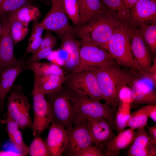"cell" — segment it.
Masks as SVG:
<instances>
[{"mask_svg":"<svg viewBox=\"0 0 156 156\" xmlns=\"http://www.w3.org/2000/svg\"><path fill=\"white\" fill-rule=\"evenodd\" d=\"M129 27L121 24L108 41L106 51L119 66L139 71L132 52Z\"/></svg>","mask_w":156,"mask_h":156,"instance_id":"obj_3","label":"cell"},{"mask_svg":"<svg viewBox=\"0 0 156 156\" xmlns=\"http://www.w3.org/2000/svg\"><path fill=\"white\" fill-rule=\"evenodd\" d=\"M131 104L120 103L117 112L114 117V122L118 133L127 127L130 118Z\"/></svg>","mask_w":156,"mask_h":156,"instance_id":"obj_29","label":"cell"},{"mask_svg":"<svg viewBox=\"0 0 156 156\" xmlns=\"http://www.w3.org/2000/svg\"><path fill=\"white\" fill-rule=\"evenodd\" d=\"M25 69L31 70L33 73L36 74L38 76L52 74L64 75L61 68L55 63L40 62L34 63L28 66Z\"/></svg>","mask_w":156,"mask_h":156,"instance_id":"obj_27","label":"cell"},{"mask_svg":"<svg viewBox=\"0 0 156 156\" xmlns=\"http://www.w3.org/2000/svg\"><path fill=\"white\" fill-rule=\"evenodd\" d=\"M22 63L5 68L0 71V109H3L4 100L10 91L18 76L23 71Z\"/></svg>","mask_w":156,"mask_h":156,"instance_id":"obj_18","label":"cell"},{"mask_svg":"<svg viewBox=\"0 0 156 156\" xmlns=\"http://www.w3.org/2000/svg\"><path fill=\"white\" fill-rule=\"evenodd\" d=\"M7 98L8 114L18 125L20 128H32V121L30 115V105L23 88L13 85Z\"/></svg>","mask_w":156,"mask_h":156,"instance_id":"obj_7","label":"cell"},{"mask_svg":"<svg viewBox=\"0 0 156 156\" xmlns=\"http://www.w3.org/2000/svg\"><path fill=\"white\" fill-rule=\"evenodd\" d=\"M4 0H0V2L3 1Z\"/></svg>","mask_w":156,"mask_h":156,"instance_id":"obj_49","label":"cell"},{"mask_svg":"<svg viewBox=\"0 0 156 156\" xmlns=\"http://www.w3.org/2000/svg\"><path fill=\"white\" fill-rule=\"evenodd\" d=\"M33 0H4L0 2V15L4 16L24 6Z\"/></svg>","mask_w":156,"mask_h":156,"instance_id":"obj_36","label":"cell"},{"mask_svg":"<svg viewBox=\"0 0 156 156\" xmlns=\"http://www.w3.org/2000/svg\"><path fill=\"white\" fill-rule=\"evenodd\" d=\"M34 75V82L32 94L33 98L34 119L32 129L34 135L43 132L53 120L50 105L41 91L38 77Z\"/></svg>","mask_w":156,"mask_h":156,"instance_id":"obj_8","label":"cell"},{"mask_svg":"<svg viewBox=\"0 0 156 156\" xmlns=\"http://www.w3.org/2000/svg\"><path fill=\"white\" fill-rule=\"evenodd\" d=\"M148 118L141 108L131 114L127 127L134 130L144 128L147 125Z\"/></svg>","mask_w":156,"mask_h":156,"instance_id":"obj_35","label":"cell"},{"mask_svg":"<svg viewBox=\"0 0 156 156\" xmlns=\"http://www.w3.org/2000/svg\"><path fill=\"white\" fill-rule=\"evenodd\" d=\"M130 85L133 99V103L156 105L155 91H151L138 86L133 80L132 73Z\"/></svg>","mask_w":156,"mask_h":156,"instance_id":"obj_24","label":"cell"},{"mask_svg":"<svg viewBox=\"0 0 156 156\" xmlns=\"http://www.w3.org/2000/svg\"><path fill=\"white\" fill-rule=\"evenodd\" d=\"M51 123L45 142L50 156H60L66 146L68 131L54 122Z\"/></svg>","mask_w":156,"mask_h":156,"instance_id":"obj_17","label":"cell"},{"mask_svg":"<svg viewBox=\"0 0 156 156\" xmlns=\"http://www.w3.org/2000/svg\"><path fill=\"white\" fill-rule=\"evenodd\" d=\"M86 120L95 146L107 142L115 136L112 129L113 124L108 120L103 118H89Z\"/></svg>","mask_w":156,"mask_h":156,"instance_id":"obj_15","label":"cell"},{"mask_svg":"<svg viewBox=\"0 0 156 156\" xmlns=\"http://www.w3.org/2000/svg\"><path fill=\"white\" fill-rule=\"evenodd\" d=\"M105 11L122 23L129 25L130 10L127 9L122 0H101Z\"/></svg>","mask_w":156,"mask_h":156,"instance_id":"obj_23","label":"cell"},{"mask_svg":"<svg viewBox=\"0 0 156 156\" xmlns=\"http://www.w3.org/2000/svg\"><path fill=\"white\" fill-rule=\"evenodd\" d=\"M33 74L37 76L40 90L44 94L51 93L60 89L67 78L64 75L52 74L38 76Z\"/></svg>","mask_w":156,"mask_h":156,"instance_id":"obj_25","label":"cell"},{"mask_svg":"<svg viewBox=\"0 0 156 156\" xmlns=\"http://www.w3.org/2000/svg\"><path fill=\"white\" fill-rule=\"evenodd\" d=\"M124 5L128 9L133 8L138 0H122Z\"/></svg>","mask_w":156,"mask_h":156,"instance_id":"obj_44","label":"cell"},{"mask_svg":"<svg viewBox=\"0 0 156 156\" xmlns=\"http://www.w3.org/2000/svg\"><path fill=\"white\" fill-rule=\"evenodd\" d=\"M40 15L38 8L29 4L10 13L8 18L10 21H18L29 24L32 21L38 20Z\"/></svg>","mask_w":156,"mask_h":156,"instance_id":"obj_26","label":"cell"},{"mask_svg":"<svg viewBox=\"0 0 156 156\" xmlns=\"http://www.w3.org/2000/svg\"><path fill=\"white\" fill-rule=\"evenodd\" d=\"M105 11L101 0H85L84 5L80 11V19L77 27L87 24Z\"/></svg>","mask_w":156,"mask_h":156,"instance_id":"obj_20","label":"cell"},{"mask_svg":"<svg viewBox=\"0 0 156 156\" xmlns=\"http://www.w3.org/2000/svg\"><path fill=\"white\" fill-rule=\"evenodd\" d=\"M148 117L156 122V105H146L142 107Z\"/></svg>","mask_w":156,"mask_h":156,"instance_id":"obj_40","label":"cell"},{"mask_svg":"<svg viewBox=\"0 0 156 156\" xmlns=\"http://www.w3.org/2000/svg\"><path fill=\"white\" fill-rule=\"evenodd\" d=\"M122 23L105 11L87 24L77 27L81 39L92 41L106 50L108 42Z\"/></svg>","mask_w":156,"mask_h":156,"instance_id":"obj_1","label":"cell"},{"mask_svg":"<svg viewBox=\"0 0 156 156\" xmlns=\"http://www.w3.org/2000/svg\"><path fill=\"white\" fill-rule=\"evenodd\" d=\"M134 130L130 128L124 130L107 142L105 156H118L120 151L130 145L135 135Z\"/></svg>","mask_w":156,"mask_h":156,"instance_id":"obj_19","label":"cell"},{"mask_svg":"<svg viewBox=\"0 0 156 156\" xmlns=\"http://www.w3.org/2000/svg\"><path fill=\"white\" fill-rule=\"evenodd\" d=\"M132 76L130 70L128 75L120 83L117 89V96L120 103L131 104L133 99L130 83Z\"/></svg>","mask_w":156,"mask_h":156,"instance_id":"obj_31","label":"cell"},{"mask_svg":"<svg viewBox=\"0 0 156 156\" xmlns=\"http://www.w3.org/2000/svg\"><path fill=\"white\" fill-rule=\"evenodd\" d=\"M2 26L0 36V71L22 62L17 60L14 54V44L10 35V23L8 17L4 19Z\"/></svg>","mask_w":156,"mask_h":156,"instance_id":"obj_13","label":"cell"},{"mask_svg":"<svg viewBox=\"0 0 156 156\" xmlns=\"http://www.w3.org/2000/svg\"><path fill=\"white\" fill-rule=\"evenodd\" d=\"M67 88L77 113L76 122L85 120L89 118H103L114 123L115 116L114 109L112 107L106 103L93 100L85 95Z\"/></svg>","mask_w":156,"mask_h":156,"instance_id":"obj_5","label":"cell"},{"mask_svg":"<svg viewBox=\"0 0 156 156\" xmlns=\"http://www.w3.org/2000/svg\"><path fill=\"white\" fill-rule=\"evenodd\" d=\"M9 21L10 23V35L14 45L23 40L27 34L29 24L18 21Z\"/></svg>","mask_w":156,"mask_h":156,"instance_id":"obj_32","label":"cell"},{"mask_svg":"<svg viewBox=\"0 0 156 156\" xmlns=\"http://www.w3.org/2000/svg\"><path fill=\"white\" fill-rule=\"evenodd\" d=\"M44 29L40 23L36 22L34 24L29 40L26 53L32 54L37 52L40 49Z\"/></svg>","mask_w":156,"mask_h":156,"instance_id":"obj_30","label":"cell"},{"mask_svg":"<svg viewBox=\"0 0 156 156\" xmlns=\"http://www.w3.org/2000/svg\"><path fill=\"white\" fill-rule=\"evenodd\" d=\"M2 123L6 125L7 132L12 144L23 156L27 155L28 148L23 142L18 124L7 114L6 119L3 120Z\"/></svg>","mask_w":156,"mask_h":156,"instance_id":"obj_21","label":"cell"},{"mask_svg":"<svg viewBox=\"0 0 156 156\" xmlns=\"http://www.w3.org/2000/svg\"><path fill=\"white\" fill-rule=\"evenodd\" d=\"M101 150L97 146H91L85 148L80 153L78 156H102Z\"/></svg>","mask_w":156,"mask_h":156,"instance_id":"obj_39","label":"cell"},{"mask_svg":"<svg viewBox=\"0 0 156 156\" xmlns=\"http://www.w3.org/2000/svg\"><path fill=\"white\" fill-rule=\"evenodd\" d=\"M62 39V49L68 53L67 62L73 71L79 61L81 41L76 39L73 35L66 36Z\"/></svg>","mask_w":156,"mask_h":156,"instance_id":"obj_22","label":"cell"},{"mask_svg":"<svg viewBox=\"0 0 156 156\" xmlns=\"http://www.w3.org/2000/svg\"><path fill=\"white\" fill-rule=\"evenodd\" d=\"M28 154L31 156H49L50 153L45 141L36 137L28 148Z\"/></svg>","mask_w":156,"mask_h":156,"instance_id":"obj_34","label":"cell"},{"mask_svg":"<svg viewBox=\"0 0 156 156\" xmlns=\"http://www.w3.org/2000/svg\"><path fill=\"white\" fill-rule=\"evenodd\" d=\"M57 42L56 38L50 31H47L42 38L39 49L47 47L53 48L56 45Z\"/></svg>","mask_w":156,"mask_h":156,"instance_id":"obj_38","label":"cell"},{"mask_svg":"<svg viewBox=\"0 0 156 156\" xmlns=\"http://www.w3.org/2000/svg\"><path fill=\"white\" fill-rule=\"evenodd\" d=\"M132 51L139 71L145 72L151 65L148 47L142 38L138 28L129 25Z\"/></svg>","mask_w":156,"mask_h":156,"instance_id":"obj_12","label":"cell"},{"mask_svg":"<svg viewBox=\"0 0 156 156\" xmlns=\"http://www.w3.org/2000/svg\"><path fill=\"white\" fill-rule=\"evenodd\" d=\"M51 109L54 122L70 131L77 119L74 104L70 99L67 88H61L51 94H45Z\"/></svg>","mask_w":156,"mask_h":156,"instance_id":"obj_4","label":"cell"},{"mask_svg":"<svg viewBox=\"0 0 156 156\" xmlns=\"http://www.w3.org/2000/svg\"><path fill=\"white\" fill-rule=\"evenodd\" d=\"M79 60L73 73L92 70L115 62L105 49L95 43L81 39Z\"/></svg>","mask_w":156,"mask_h":156,"instance_id":"obj_6","label":"cell"},{"mask_svg":"<svg viewBox=\"0 0 156 156\" xmlns=\"http://www.w3.org/2000/svg\"><path fill=\"white\" fill-rule=\"evenodd\" d=\"M116 62L92 70L96 76L103 99L114 109L118 105L117 89L120 81L129 74L130 69H123Z\"/></svg>","mask_w":156,"mask_h":156,"instance_id":"obj_2","label":"cell"},{"mask_svg":"<svg viewBox=\"0 0 156 156\" xmlns=\"http://www.w3.org/2000/svg\"><path fill=\"white\" fill-rule=\"evenodd\" d=\"M2 30V25L0 23V36L1 34Z\"/></svg>","mask_w":156,"mask_h":156,"instance_id":"obj_46","label":"cell"},{"mask_svg":"<svg viewBox=\"0 0 156 156\" xmlns=\"http://www.w3.org/2000/svg\"><path fill=\"white\" fill-rule=\"evenodd\" d=\"M140 34L145 44L153 53L156 52V25L142 23L139 26Z\"/></svg>","mask_w":156,"mask_h":156,"instance_id":"obj_28","label":"cell"},{"mask_svg":"<svg viewBox=\"0 0 156 156\" xmlns=\"http://www.w3.org/2000/svg\"><path fill=\"white\" fill-rule=\"evenodd\" d=\"M67 87L85 95L92 99L100 101L103 99L95 75L92 70L73 73L67 76Z\"/></svg>","mask_w":156,"mask_h":156,"instance_id":"obj_10","label":"cell"},{"mask_svg":"<svg viewBox=\"0 0 156 156\" xmlns=\"http://www.w3.org/2000/svg\"><path fill=\"white\" fill-rule=\"evenodd\" d=\"M152 2L156 3V0H151Z\"/></svg>","mask_w":156,"mask_h":156,"instance_id":"obj_47","label":"cell"},{"mask_svg":"<svg viewBox=\"0 0 156 156\" xmlns=\"http://www.w3.org/2000/svg\"><path fill=\"white\" fill-rule=\"evenodd\" d=\"M93 144L86 120L77 121L72 129L68 131L67 144L64 153L68 156H78Z\"/></svg>","mask_w":156,"mask_h":156,"instance_id":"obj_11","label":"cell"},{"mask_svg":"<svg viewBox=\"0 0 156 156\" xmlns=\"http://www.w3.org/2000/svg\"><path fill=\"white\" fill-rule=\"evenodd\" d=\"M51 6L40 23L44 30L56 33L62 39L68 35H73L77 28L69 22L62 4V0H51Z\"/></svg>","mask_w":156,"mask_h":156,"instance_id":"obj_9","label":"cell"},{"mask_svg":"<svg viewBox=\"0 0 156 156\" xmlns=\"http://www.w3.org/2000/svg\"><path fill=\"white\" fill-rule=\"evenodd\" d=\"M79 3L80 11L83 7L85 3V0H77Z\"/></svg>","mask_w":156,"mask_h":156,"instance_id":"obj_45","label":"cell"},{"mask_svg":"<svg viewBox=\"0 0 156 156\" xmlns=\"http://www.w3.org/2000/svg\"><path fill=\"white\" fill-rule=\"evenodd\" d=\"M63 6L68 17L77 26L80 19V9L77 0H62Z\"/></svg>","mask_w":156,"mask_h":156,"instance_id":"obj_33","label":"cell"},{"mask_svg":"<svg viewBox=\"0 0 156 156\" xmlns=\"http://www.w3.org/2000/svg\"><path fill=\"white\" fill-rule=\"evenodd\" d=\"M23 156L21 154L17 151H3L0 150V156Z\"/></svg>","mask_w":156,"mask_h":156,"instance_id":"obj_43","label":"cell"},{"mask_svg":"<svg viewBox=\"0 0 156 156\" xmlns=\"http://www.w3.org/2000/svg\"><path fill=\"white\" fill-rule=\"evenodd\" d=\"M53 49L51 47H47L40 49L25 61L22 62L23 68L25 69L28 66L34 63L39 62L41 60L47 58L53 51Z\"/></svg>","mask_w":156,"mask_h":156,"instance_id":"obj_37","label":"cell"},{"mask_svg":"<svg viewBox=\"0 0 156 156\" xmlns=\"http://www.w3.org/2000/svg\"><path fill=\"white\" fill-rule=\"evenodd\" d=\"M146 71L150 73L152 75L154 80L156 81V60L155 57L153 61V64Z\"/></svg>","mask_w":156,"mask_h":156,"instance_id":"obj_42","label":"cell"},{"mask_svg":"<svg viewBox=\"0 0 156 156\" xmlns=\"http://www.w3.org/2000/svg\"><path fill=\"white\" fill-rule=\"evenodd\" d=\"M148 134L152 139L156 142V125L152 126H147Z\"/></svg>","mask_w":156,"mask_h":156,"instance_id":"obj_41","label":"cell"},{"mask_svg":"<svg viewBox=\"0 0 156 156\" xmlns=\"http://www.w3.org/2000/svg\"><path fill=\"white\" fill-rule=\"evenodd\" d=\"M129 156H156V142L144 128L138 129L127 153Z\"/></svg>","mask_w":156,"mask_h":156,"instance_id":"obj_16","label":"cell"},{"mask_svg":"<svg viewBox=\"0 0 156 156\" xmlns=\"http://www.w3.org/2000/svg\"><path fill=\"white\" fill-rule=\"evenodd\" d=\"M129 25L137 27L142 23H155L156 3L151 0H138L130 10Z\"/></svg>","mask_w":156,"mask_h":156,"instance_id":"obj_14","label":"cell"},{"mask_svg":"<svg viewBox=\"0 0 156 156\" xmlns=\"http://www.w3.org/2000/svg\"><path fill=\"white\" fill-rule=\"evenodd\" d=\"M2 122H3V120H2V119H1L0 117V123H2Z\"/></svg>","mask_w":156,"mask_h":156,"instance_id":"obj_48","label":"cell"}]
</instances>
